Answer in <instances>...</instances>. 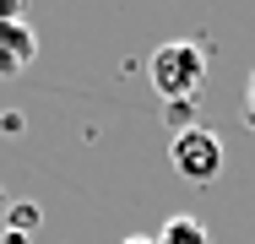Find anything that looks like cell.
<instances>
[{"mask_svg":"<svg viewBox=\"0 0 255 244\" xmlns=\"http://www.w3.org/2000/svg\"><path fill=\"white\" fill-rule=\"evenodd\" d=\"M147 76L163 103H190L206 87V49L190 38H174V44H157L147 60Z\"/></svg>","mask_w":255,"mask_h":244,"instance_id":"1","label":"cell"},{"mask_svg":"<svg viewBox=\"0 0 255 244\" xmlns=\"http://www.w3.org/2000/svg\"><path fill=\"white\" fill-rule=\"evenodd\" d=\"M168 163H174V174L185 185H212L223 174V136L206 130V125H185L168 146Z\"/></svg>","mask_w":255,"mask_h":244,"instance_id":"2","label":"cell"},{"mask_svg":"<svg viewBox=\"0 0 255 244\" xmlns=\"http://www.w3.org/2000/svg\"><path fill=\"white\" fill-rule=\"evenodd\" d=\"M38 54V33L27 22H0V76H22Z\"/></svg>","mask_w":255,"mask_h":244,"instance_id":"3","label":"cell"},{"mask_svg":"<svg viewBox=\"0 0 255 244\" xmlns=\"http://www.w3.org/2000/svg\"><path fill=\"white\" fill-rule=\"evenodd\" d=\"M152 244H212V234H206L196 217H168V223H163V234H157Z\"/></svg>","mask_w":255,"mask_h":244,"instance_id":"4","label":"cell"},{"mask_svg":"<svg viewBox=\"0 0 255 244\" xmlns=\"http://www.w3.org/2000/svg\"><path fill=\"white\" fill-rule=\"evenodd\" d=\"M27 228H38V206H16L11 212V234H27Z\"/></svg>","mask_w":255,"mask_h":244,"instance_id":"5","label":"cell"},{"mask_svg":"<svg viewBox=\"0 0 255 244\" xmlns=\"http://www.w3.org/2000/svg\"><path fill=\"white\" fill-rule=\"evenodd\" d=\"M239 109H245V125H255V71H250V82H245V103Z\"/></svg>","mask_w":255,"mask_h":244,"instance_id":"6","label":"cell"},{"mask_svg":"<svg viewBox=\"0 0 255 244\" xmlns=\"http://www.w3.org/2000/svg\"><path fill=\"white\" fill-rule=\"evenodd\" d=\"M22 5L27 0H0V22H22Z\"/></svg>","mask_w":255,"mask_h":244,"instance_id":"7","label":"cell"},{"mask_svg":"<svg viewBox=\"0 0 255 244\" xmlns=\"http://www.w3.org/2000/svg\"><path fill=\"white\" fill-rule=\"evenodd\" d=\"M120 244H152V234H130V239H120Z\"/></svg>","mask_w":255,"mask_h":244,"instance_id":"8","label":"cell"}]
</instances>
